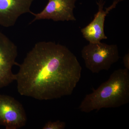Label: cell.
Returning <instances> with one entry per match:
<instances>
[{"instance_id":"3957f363","label":"cell","mask_w":129,"mask_h":129,"mask_svg":"<svg viewBox=\"0 0 129 129\" xmlns=\"http://www.w3.org/2000/svg\"><path fill=\"white\" fill-rule=\"evenodd\" d=\"M81 54L86 67L92 73L108 70L120 58L117 45H108L101 41L89 43L84 47Z\"/></svg>"},{"instance_id":"6da1fadb","label":"cell","mask_w":129,"mask_h":129,"mask_svg":"<svg viewBox=\"0 0 129 129\" xmlns=\"http://www.w3.org/2000/svg\"><path fill=\"white\" fill-rule=\"evenodd\" d=\"M19 66L18 91L40 101L72 94L82 71L77 57L68 47L51 41L36 43Z\"/></svg>"},{"instance_id":"52a82bcc","label":"cell","mask_w":129,"mask_h":129,"mask_svg":"<svg viewBox=\"0 0 129 129\" xmlns=\"http://www.w3.org/2000/svg\"><path fill=\"white\" fill-rule=\"evenodd\" d=\"M121 1L114 0L112 5L106 8L105 10L103 9L105 2L102 0L97 2L98 11L95 14L94 19L88 25L81 29L83 37L89 43H96L108 39L104 31L105 19L109 12L115 8Z\"/></svg>"},{"instance_id":"8992f818","label":"cell","mask_w":129,"mask_h":129,"mask_svg":"<svg viewBox=\"0 0 129 129\" xmlns=\"http://www.w3.org/2000/svg\"><path fill=\"white\" fill-rule=\"evenodd\" d=\"M76 0H49L44 9L39 13H31L34 18L30 24L37 20L52 19L55 22L76 20L74 14Z\"/></svg>"},{"instance_id":"ba28073f","label":"cell","mask_w":129,"mask_h":129,"mask_svg":"<svg viewBox=\"0 0 129 129\" xmlns=\"http://www.w3.org/2000/svg\"><path fill=\"white\" fill-rule=\"evenodd\" d=\"M34 0H0V25L5 27L15 25L18 18L31 13L30 8Z\"/></svg>"},{"instance_id":"277c9868","label":"cell","mask_w":129,"mask_h":129,"mask_svg":"<svg viewBox=\"0 0 129 129\" xmlns=\"http://www.w3.org/2000/svg\"><path fill=\"white\" fill-rule=\"evenodd\" d=\"M27 117L22 105L14 98L0 95V125L6 129H17L25 126Z\"/></svg>"},{"instance_id":"30bf717a","label":"cell","mask_w":129,"mask_h":129,"mask_svg":"<svg viewBox=\"0 0 129 129\" xmlns=\"http://www.w3.org/2000/svg\"><path fill=\"white\" fill-rule=\"evenodd\" d=\"M123 62L125 68L129 70V54H125L123 58Z\"/></svg>"},{"instance_id":"9c48e42d","label":"cell","mask_w":129,"mask_h":129,"mask_svg":"<svg viewBox=\"0 0 129 129\" xmlns=\"http://www.w3.org/2000/svg\"><path fill=\"white\" fill-rule=\"evenodd\" d=\"M66 123L58 120L55 122L48 121L43 127V129H64L66 127Z\"/></svg>"},{"instance_id":"5b68a950","label":"cell","mask_w":129,"mask_h":129,"mask_svg":"<svg viewBox=\"0 0 129 129\" xmlns=\"http://www.w3.org/2000/svg\"><path fill=\"white\" fill-rule=\"evenodd\" d=\"M18 55L17 47L4 34L0 32V88L6 87L16 80L12 71Z\"/></svg>"},{"instance_id":"7a4b0ae2","label":"cell","mask_w":129,"mask_h":129,"mask_svg":"<svg viewBox=\"0 0 129 129\" xmlns=\"http://www.w3.org/2000/svg\"><path fill=\"white\" fill-rule=\"evenodd\" d=\"M129 102V70H115L107 81L85 96L78 108L89 113L102 108H118Z\"/></svg>"}]
</instances>
